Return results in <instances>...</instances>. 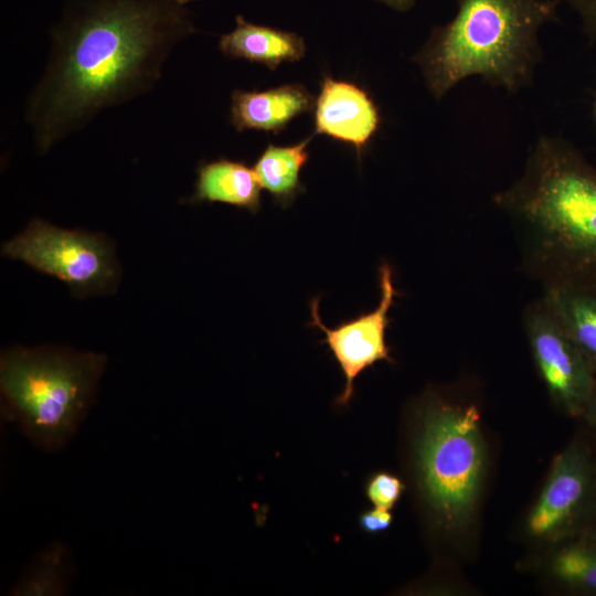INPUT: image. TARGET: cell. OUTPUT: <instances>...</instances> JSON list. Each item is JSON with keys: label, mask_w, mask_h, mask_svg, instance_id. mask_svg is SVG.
I'll use <instances>...</instances> for the list:
<instances>
[{"label": "cell", "mask_w": 596, "mask_h": 596, "mask_svg": "<svg viewBox=\"0 0 596 596\" xmlns=\"http://www.w3.org/2000/svg\"><path fill=\"white\" fill-rule=\"evenodd\" d=\"M195 31L188 10L169 0H66L24 108L38 152L152 91Z\"/></svg>", "instance_id": "1"}, {"label": "cell", "mask_w": 596, "mask_h": 596, "mask_svg": "<svg viewBox=\"0 0 596 596\" xmlns=\"http://www.w3.org/2000/svg\"><path fill=\"white\" fill-rule=\"evenodd\" d=\"M493 203L511 220L532 278L543 287L596 286V168L573 143L540 137Z\"/></svg>", "instance_id": "2"}, {"label": "cell", "mask_w": 596, "mask_h": 596, "mask_svg": "<svg viewBox=\"0 0 596 596\" xmlns=\"http://www.w3.org/2000/svg\"><path fill=\"white\" fill-rule=\"evenodd\" d=\"M558 0H458L455 17L436 28L413 57L430 94L440 99L478 75L517 92L540 58L538 33L556 17Z\"/></svg>", "instance_id": "3"}, {"label": "cell", "mask_w": 596, "mask_h": 596, "mask_svg": "<svg viewBox=\"0 0 596 596\" xmlns=\"http://www.w3.org/2000/svg\"><path fill=\"white\" fill-rule=\"evenodd\" d=\"M105 363L93 352L14 348L1 356V394L29 438L56 449L86 415Z\"/></svg>", "instance_id": "4"}, {"label": "cell", "mask_w": 596, "mask_h": 596, "mask_svg": "<svg viewBox=\"0 0 596 596\" xmlns=\"http://www.w3.org/2000/svg\"><path fill=\"white\" fill-rule=\"evenodd\" d=\"M416 461L423 493L450 528L473 509L485 469V445L476 405L427 403Z\"/></svg>", "instance_id": "5"}, {"label": "cell", "mask_w": 596, "mask_h": 596, "mask_svg": "<svg viewBox=\"0 0 596 596\" xmlns=\"http://www.w3.org/2000/svg\"><path fill=\"white\" fill-rule=\"evenodd\" d=\"M2 255L62 280L77 296L109 292L119 279L113 246L104 236L39 219L6 242Z\"/></svg>", "instance_id": "6"}, {"label": "cell", "mask_w": 596, "mask_h": 596, "mask_svg": "<svg viewBox=\"0 0 596 596\" xmlns=\"http://www.w3.org/2000/svg\"><path fill=\"white\" fill-rule=\"evenodd\" d=\"M596 513V460L589 447L572 441L553 460L528 518L538 539L560 542L584 533Z\"/></svg>", "instance_id": "7"}, {"label": "cell", "mask_w": 596, "mask_h": 596, "mask_svg": "<svg viewBox=\"0 0 596 596\" xmlns=\"http://www.w3.org/2000/svg\"><path fill=\"white\" fill-rule=\"evenodd\" d=\"M523 329L551 398L565 414L581 417L596 373L542 296L525 308Z\"/></svg>", "instance_id": "8"}, {"label": "cell", "mask_w": 596, "mask_h": 596, "mask_svg": "<svg viewBox=\"0 0 596 596\" xmlns=\"http://www.w3.org/2000/svg\"><path fill=\"white\" fill-rule=\"evenodd\" d=\"M380 301L372 311L340 322L328 328L319 315V298L309 302L311 320L309 327H317L324 334L321 340L327 344L345 379L341 394L336 404L345 406L352 398L354 380L365 369L379 361L392 362L391 349L386 343V330L391 322L389 312L398 295L393 283V270L387 263L379 267Z\"/></svg>", "instance_id": "9"}, {"label": "cell", "mask_w": 596, "mask_h": 596, "mask_svg": "<svg viewBox=\"0 0 596 596\" xmlns=\"http://www.w3.org/2000/svg\"><path fill=\"white\" fill-rule=\"evenodd\" d=\"M313 108L316 134L351 145L358 155L380 127L377 106L365 89L352 82L324 76Z\"/></svg>", "instance_id": "10"}, {"label": "cell", "mask_w": 596, "mask_h": 596, "mask_svg": "<svg viewBox=\"0 0 596 596\" xmlns=\"http://www.w3.org/2000/svg\"><path fill=\"white\" fill-rule=\"evenodd\" d=\"M313 106L315 98L300 84L265 91L236 89L231 95L230 120L237 131L251 129L278 134Z\"/></svg>", "instance_id": "11"}, {"label": "cell", "mask_w": 596, "mask_h": 596, "mask_svg": "<svg viewBox=\"0 0 596 596\" xmlns=\"http://www.w3.org/2000/svg\"><path fill=\"white\" fill-rule=\"evenodd\" d=\"M219 49L227 57L259 63L270 70L297 62L306 53L305 41L297 33L254 24L242 15L236 17L235 28L221 36Z\"/></svg>", "instance_id": "12"}, {"label": "cell", "mask_w": 596, "mask_h": 596, "mask_svg": "<svg viewBox=\"0 0 596 596\" xmlns=\"http://www.w3.org/2000/svg\"><path fill=\"white\" fill-rule=\"evenodd\" d=\"M260 183L246 162L221 158L198 168L190 202H220L256 213L260 209Z\"/></svg>", "instance_id": "13"}, {"label": "cell", "mask_w": 596, "mask_h": 596, "mask_svg": "<svg viewBox=\"0 0 596 596\" xmlns=\"http://www.w3.org/2000/svg\"><path fill=\"white\" fill-rule=\"evenodd\" d=\"M542 298L596 373V286H545Z\"/></svg>", "instance_id": "14"}, {"label": "cell", "mask_w": 596, "mask_h": 596, "mask_svg": "<svg viewBox=\"0 0 596 596\" xmlns=\"http://www.w3.org/2000/svg\"><path fill=\"white\" fill-rule=\"evenodd\" d=\"M310 140L311 137H308L287 146L269 143L254 164L262 189L283 207L290 206L297 195L305 191L300 172L309 160Z\"/></svg>", "instance_id": "15"}, {"label": "cell", "mask_w": 596, "mask_h": 596, "mask_svg": "<svg viewBox=\"0 0 596 596\" xmlns=\"http://www.w3.org/2000/svg\"><path fill=\"white\" fill-rule=\"evenodd\" d=\"M549 572L572 592L596 594V539L582 533L563 541L550 560Z\"/></svg>", "instance_id": "16"}, {"label": "cell", "mask_w": 596, "mask_h": 596, "mask_svg": "<svg viewBox=\"0 0 596 596\" xmlns=\"http://www.w3.org/2000/svg\"><path fill=\"white\" fill-rule=\"evenodd\" d=\"M404 490L403 482L387 472H379L370 478L365 493L374 507L392 509Z\"/></svg>", "instance_id": "17"}, {"label": "cell", "mask_w": 596, "mask_h": 596, "mask_svg": "<svg viewBox=\"0 0 596 596\" xmlns=\"http://www.w3.org/2000/svg\"><path fill=\"white\" fill-rule=\"evenodd\" d=\"M578 15L584 32L596 38V0H564Z\"/></svg>", "instance_id": "18"}, {"label": "cell", "mask_w": 596, "mask_h": 596, "mask_svg": "<svg viewBox=\"0 0 596 596\" xmlns=\"http://www.w3.org/2000/svg\"><path fill=\"white\" fill-rule=\"evenodd\" d=\"M392 521L393 517L390 511L379 507L365 511L360 517L362 529L369 533H377L387 530L392 524Z\"/></svg>", "instance_id": "19"}, {"label": "cell", "mask_w": 596, "mask_h": 596, "mask_svg": "<svg viewBox=\"0 0 596 596\" xmlns=\"http://www.w3.org/2000/svg\"><path fill=\"white\" fill-rule=\"evenodd\" d=\"M587 425L596 434V383L582 416Z\"/></svg>", "instance_id": "20"}, {"label": "cell", "mask_w": 596, "mask_h": 596, "mask_svg": "<svg viewBox=\"0 0 596 596\" xmlns=\"http://www.w3.org/2000/svg\"><path fill=\"white\" fill-rule=\"evenodd\" d=\"M397 11H406L413 7L416 0H380Z\"/></svg>", "instance_id": "21"}, {"label": "cell", "mask_w": 596, "mask_h": 596, "mask_svg": "<svg viewBox=\"0 0 596 596\" xmlns=\"http://www.w3.org/2000/svg\"><path fill=\"white\" fill-rule=\"evenodd\" d=\"M584 533H586L589 536L596 539V513H595L589 526L587 528V530Z\"/></svg>", "instance_id": "22"}, {"label": "cell", "mask_w": 596, "mask_h": 596, "mask_svg": "<svg viewBox=\"0 0 596 596\" xmlns=\"http://www.w3.org/2000/svg\"><path fill=\"white\" fill-rule=\"evenodd\" d=\"M169 1H172L179 6H184L185 3H189L191 1H195V0H169Z\"/></svg>", "instance_id": "23"}, {"label": "cell", "mask_w": 596, "mask_h": 596, "mask_svg": "<svg viewBox=\"0 0 596 596\" xmlns=\"http://www.w3.org/2000/svg\"><path fill=\"white\" fill-rule=\"evenodd\" d=\"M594 109H595V121H596V103H595Z\"/></svg>", "instance_id": "24"}]
</instances>
